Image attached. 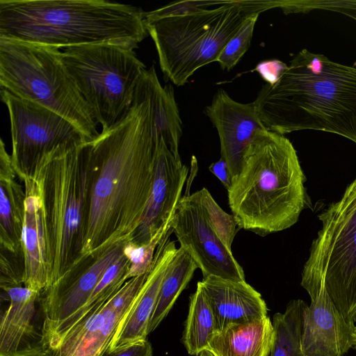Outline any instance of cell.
Masks as SVG:
<instances>
[{"label":"cell","mask_w":356,"mask_h":356,"mask_svg":"<svg viewBox=\"0 0 356 356\" xmlns=\"http://www.w3.org/2000/svg\"><path fill=\"white\" fill-rule=\"evenodd\" d=\"M156 144L144 71L127 114L88 142L87 196L77 263L133 240L150 195Z\"/></svg>","instance_id":"6da1fadb"},{"label":"cell","mask_w":356,"mask_h":356,"mask_svg":"<svg viewBox=\"0 0 356 356\" xmlns=\"http://www.w3.org/2000/svg\"><path fill=\"white\" fill-rule=\"evenodd\" d=\"M253 102L269 131H324L356 144V67L302 49L275 84L261 87Z\"/></svg>","instance_id":"7a4b0ae2"},{"label":"cell","mask_w":356,"mask_h":356,"mask_svg":"<svg viewBox=\"0 0 356 356\" xmlns=\"http://www.w3.org/2000/svg\"><path fill=\"white\" fill-rule=\"evenodd\" d=\"M145 12L105 0H1L0 38L59 49L108 44L134 50Z\"/></svg>","instance_id":"3957f363"},{"label":"cell","mask_w":356,"mask_h":356,"mask_svg":"<svg viewBox=\"0 0 356 356\" xmlns=\"http://www.w3.org/2000/svg\"><path fill=\"white\" fill-rule=\"evenodd\" d=\"M305 181L291 141L268 129L259 132L227 191L238 227L265 236L295 225L306 202Z\"/></svg>","instance_id":"277c9868"},{"label":"cell","mask_w":356,"mask_h":356,"mask_svg":"<svg viewBox=\"0 0 356 356\" xmlns=\"http://www.w3.org/2000/svg\"><path fill=\"white\" fill-rule=\"evenodd\" d=\"M88 142L56 149L42 160L33 178L41 201L49 287L79 259L87 196Z\"/></svg>","instance_id":"5b68a950"},{"label":"cell","mask_w":356,"mask_h":356,"mask_svg":"<svg viewBox=\"0 0 356 356\" xmlns=\"http://www.w3.org/2000/svg\"><path fill=\"white\" fill-rule=\"evenodd\" d=\"M275 6V1L225 0L209 9L145 19V23L154 42L162 72L168 80L180 86L197 70L216 61L248 17Z\"/></svg>","instance_id":"8992f818"},{"label":"cell","mask_w":356,"mask_h":356,"mask_svg":"<svg viewBox=\"0 0 356 356\" xmlns=\"http://www.w3.org/2000/svg\"><path fill=\"white\" fill-rule=\"evenodd\" d=\"M60 49L0 38V86L68 120L90 141L99 132L93 113L61 58Z\"/></svg>","instance_id":"52a82bcc"},{"label":"cell","mask_w":356,"mask_h":356,"mask_svg":"<svg viewBox=\"0 0 356 356\" xmlns=\"http://www.w3.org/2000/svg\"><path fill=\"white\" fill-rule=\"evenodd\" d=\"M321 228L313 241L300 284L312 294L323 280L327 293L345 318L356 322V177L339 200L318 216Z\"/></svg>","instance_id":"ba28073f"},{"label":"cell","mask_w":356,"mask_h":356,"mask_svg":"<svg viewBox=\"0 0 356 356\" xmlns=\"http://www.w3.org/2000/svg\"><path fill=\"white\" fill-rule=\"evenodd\" d=\"M61 51L98 125L107 131L130 110L145 65L134 50L113 44L70 47Z\"/></svg>","instance_id":"9c48e42d"},{"label":"cell","mask_w":356,"mask_h":356,"mask_svg":"<svg viewBox=\"0 0 356 356\" xmlns=\"http://www.w3.org/2000/svg\"><path fill=\"white\" fill-rule=\"evenodd\" d=\"M170 228L203 277L245 281L243 269L232 250L239 229L236 220L220 207L206 188L181 197Z\"/></svg>","instance_id":"30bf717a"},{"label":"cell","mask_w":356,"mask_h":356,"mask_svg":"<svg viewBox=\"0 0 356 356\" xmlns=\"http://www.w3.org/2000/svg\"><path fill=\"white\" fill-rule=\"evenodd\" d=\"M1 98L9 115L12 163L22 181L33 179L42 160L56 149L88 141L76 126L51 110L4 89Z\"/></svg>","instance_id":"8fae6325"},{"label":"cell","mask_w":356,"mask_h":356,"mask_svg":"<svg viewBox=\"0 0 356 356\" xmlns=\"http://www.w3.org/2000/svg\"><path fill=\"white\" fill-rule=\"evenodd\" d=\"M123 247L120 244L97 258L82 260L41 293L44 336L50 350L59 344L69 322L86 304L108 268L122 254Z\"/></svg>","instance_id":"7c38bea8"},{"label":"cell","mask_w":356,"mask_h":356,"mask_svg":"<svg viewBox=\"0 0 356 356\" xmlns=\"http://www.w3.org/2000/svg\"><path fill=\"white\" fill-rule=\"evenodd\" d=\"M8 305L0 316V356H49L41 293L24 286L1 289Z\"/></svg>","instance_id":"4fadbf2b"},{"label":"cell","mask_w":356,"mask_h":356,"mask_svg":"<svg viewBox=\"0 0 356 356\" xmlns=\"http://www.w3.org/2000/svg\"><path fill=\"white\" fill-rule=\"evenodd\" d=\"M188 168L179 153L171 150L163 138L157 142L153 183L141 223L131 241L148 243L156 232L172 220L187 179Z\"/></svg>","instance_id":"5bb4252c"},{"label":"cell","mask_w":356,"mask_h":356,"mask_svg":"<svg viewBox=\"0 0 356 356\" xmlns=\"http://www.w3.org/2000/svg\"><path fill=\"white\" fill-rule=\"evenodd\" d=\"M204 113L218 131L220 158L227 163L232 179L239 172L244 154L255 136L267 129L254 102H238L223 89L214 95Z\"/></svg>","instance_id":"9a60e30c"},{"label":"cell","mask_w":356,"mask_h":356,"mask_svg":"<svg viewBox=\"0 0 356 356\" xmlns=\"http://www.w3.org/2000/svg\"><path fill=\"white\" fill-rule=\"evenodd\" d=\"M304 309L302 356H343L352 348L354 324L348 323L327 293L323 280Z\"/></svg>","instance_id":"2e32d148"},{"label":"cell","mask_w":356,"mask_h":356,"mask_svg":"<svg viewBox=\"0 0 356 356\" xmlns=\"http://www.w3.org/2000/svg\"><path fill=\"white\" fill-rule=\"evenodd\" d=\"M170 229L159 243L152 268L132 307L119 323L107 349L114 350L140 340L147 339L148 325L160 288L177 248L170 239Z\"/></svg>","instance_id":"e0dca14e"},{"label":"cell","mask_w":356,"mask_h":356,"mask_svg":"<svg viewBox=\"0 0 356 356\" xmlns=\"http://www.w3.org/2000/svg\"><path fill=\"white\" fill-rule=\"evenodd\" d=\"M197 285L201 288L211 309L216 332L230 325L243 323L266 316V302L245 281L207 276Z\"/></svg>","instance_id":"ac0fdd59"},{"label":"cell","mask_w":356,"mask_h":356,"mask_svg":"<svg viewBox=\"0 0 356 356\" xmlns=\"http://www.w3.org/2000/svg\"><path fill=\"white\" fill-rule=\"evenodd\" d=\"M25 191L24 220L22 233L24 254V286L43 292L49 286L46 241L41 201L33 179L23 181Z\"/></svg>","instance_id":"d6986e66"},{"label":"cell","mask_w":356,"mask_h":356,"mask_svg":"<svg viewBox=\"0 0 356 356\" xmlns=\"http://www.w3.org/2000/svg\"><path fill=\"white\" fill-rule=\"evenodd\" d=\"M110 298L50 350L49 356H102L108 348L117 327L129 312H117Z\"/></svg>","instance_id":"ffe728a7"},{"label":"cell","mask_w":356,"mask_h":356,"mask_svg":"<svg viewBox=\"0 0 356 356\" xmlns=\"http://www.w3.org/2000/svg\"><path fill=\"white\" fill-rule=\"evenodd\" d=\"M11 156L0 144V245L1 250L23 254L22 233L24 220L25 191L16 181Z\"/></svg>","instance_id":"44dd1931"},{"label":"cell","mask_w":356,"mask_h":356,"mask_svg":"<svg viewBox=\"0 0 356 356\" xmlns=\"http://www.w3.org/2000/svg\"><path fill=\"white\" fill-rule=\"evenodd\" d=\"M273 339V323L266 316L216 332L207 350L214 356H268Z\"/></svg>","instance_id":"7402d4cb"},{"label":"cell","mask_w":356,"mask_h":356,"mask_svg":"<svg viewBox=\"0 0 356 356\" xmlns=\"http://www.w3.org/2000/svg\"><path fill=\"white\" fill-rule=\"evenodd\" d=\"M152 108V131L156 143L163 138L168 147L179 153L182 122L172 85L160 83L154 66L145 70Z\"/></svg>","instance_id":"603a6c76"},{"label":"cell","mask_w":356,"mask_h":356,"mask_svg":"<svg viewBox=\"0 0 356 356\" xmlns=\"http://www.w3.org/2000/svg\"><path fill=\"white\" fill-rule=\"evenodd\" d=\"M197 268L198 267L192 257L183 248H177L162 282L148 325V334L166 317L179 296L190 282Z\"/></svg>","instance_id":"cb8c5ba5"},{"label":"cell","mask_w":356,"mask_h":356,"mask_svg":"<svg viewBox=\"0 0 356 356\" xmlns=\"http://www.w3.org/2000/svg\"><path fill=\"white\" fill-rule=\"evenodd\" d=\"M216 333V323L211 309L201 288L197 285L195 291L190 296L182 343L188 354L198 355L208 349Z\"/></svg>","instance_id":"d4e9b609"},{"label":"cell","mask_w":356,"mask_h":356,"mask_svg":"<svg viewBox=\"0 0 356 356\" xmlns=\"http://www.w3.org/2000/svg\"><path fill=\"white\" fill-rule=\"evenodd\" d=\"M307 305L302 300L290 301L284 313L273 315V339L270 356H302V316Z\"/></svg>","instance_id":"484cf974"},{"label":"cell","mask_w":356,"mask_h":356,"mask_svg":"<svg viewBox=\"0 0 356 356\" xmlns=\"http://www.w3.org/2000/svg\"><path fill=\"white\" fill-rule=\"evenodd\" d=\"M130 265L129 259L122 252L108 268L86 304L70 320L61 341L72 328L83 322L120 289L127 281L126 276Z\"/></svg>","instance_id":"4316f807"},{"label":"cell","mask_w":356,"mask_h":356,"mask_svg":"<svg viewBox=\"0 0 356 356\" xmlns=\"http://www.w3.org/2000/svg\"><path fill=\"white\" fill-rule=\"evenodd\" d=\"M170 222L171 220L164 224L147 243L136 245L129 241L124 244L123 253L131 264L126 276L127 280L150 272L157 246L170 229Z\"/></svg>","instance_id":"83f0119b"},{"label":"cell","mask_w":356,"mask_h":356,"mask_svg":"<svg viewBox=\"0 0 356 356\" xmlns=\"http://www.w3.org/2000/svg\"><path fill=\"white\" fill-rule=\"evenodd\" d=\"M259 15L256 14L248 17L225 44L216 60L222 70H232L248 51Z\"/></svg>","instance_id":"f1b7e54d"},{"label":"cell","mask_w":356,"mask_h":356,"mask_svg":"<svg viewBox=\"0 0 356 356\" xmlns=\"http://www.w3.org/2000/svg\"><path fill=\"white\" fill-rule=\"evenodd\" d=\"M224 1H184L172 2L154 10L145 12V20L184 15L218 6Z\"/></svg>","instance_id":"f546056e"},{"label":"cell","mask_w":356,"mask_h":356,"mask_svg":"<svg viewBox=\"0 0 356 356\" xmlns=\"http://www.w3.org/2000/svg\"><path fill=\"white\" fill-rule=\"evenodd\" d=\"M1 289L24 284V256L1 250Z\"/></svg>","instance_id":"4dcf8cb0"},{"label":"cell","mask_w":356,"mask_h":356,"mask_svg":"<svg viewBox=\"0 0 356 356\" xmlns=\"http://www.w3.org/2000/svg\"><path fill=\"white\" fill-rule=\"evenodd\" d=\"M287 66L277 59L266 60L259 63L253 70L257 72L267 83L273 85L280 79Z\"/></svg>","instance_id":"1f68e13d"},{"label":"cell","mask_w":356,"mask_h":356,"mask_svg":"<svg viewBox=\"0 0 356 356\" xmlns=\"http://www.w3.org/2000/svg\"><path fill=\"white\" fill-rule=\"evenodd\" d=\"M152 346L147 339L114 349H107L102 356H152Z\"/></svg>","instance_id":"d6a6232c"},{"label":"cell","mask_w":356,"mask_h":356,"mask_svg":"<svg viewBox=\"0 0 356 356\" xmlns=\"http://www.w3.org/2000/svg\"><path fill=\"white\" fill-rule=\"evenodd\" d=\"M209 170L220 181L227 191L231 186L232 178L227 163L220 158L218 161L212 163Z\"/></svg>","instance_id":"836d02e7"},{"label":"cell","mask_w":356,"mask_h":356,"mask_svg":"<svg viewBox=\"0 0 356 356\" xmlns=\"http://www.w3.org/2000/svg\"><path fill=\"white\" fill-rule=\"evenodd\" d=\"M351 341H352V348L356 349V326L354 327L352 334H351Z\"/></svg>","instance_id":"e575fe53"},{"label":"cell","mask_w":356,"mask_h":356,"mask_svg":"<svg viewBox=\"0 0 356 356\" xmlns=\"http://www.w3.org/2000/svg\"><path fill=\"white\" fill-rule=\"evenodd\" d=\"M200 356H214V355L209 350H204L200 354Z\"/></svg>","instance_id":"d590c367"}]
</instances>
